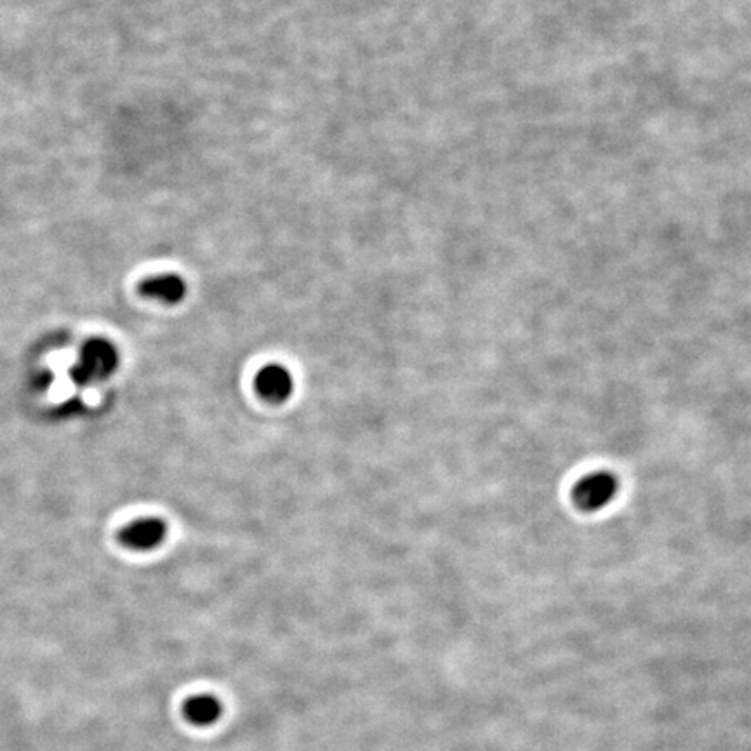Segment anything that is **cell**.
<instances>
[{
  "mask_svg": "<svg viewBox=\"0 0 751 751\" xmlns=\"http://www.w3.org/2000/svg\"><path fill=\"white\" fill-rule=\"evenodd\" d=\"M121 362L119 351L114 343L104 338H93L84 343L79 362L74 367V378L79 383H96L110 378Z\"/></svg>",
  "mask_w": 751,
  "mask_h": 751,
  "instance_id": "obj_1",
  "label": "cell"
},
{
  "mask_svg": "<svg viewBox=\"0 0 751 751\" xmlns=\"http://www.w3.org/2000/svg\"><path fill=\"white\" fill-rule=\"evenodd\" d=\"M256 388L266 400L284 402L294 391V381L291 372L282 366H266L260 371L256 378Z\"/></svg>",
  "mask_w": 751,
  "mask_h": 751,
  "instance_id": "obj_5",
  "label": "cell"
},
{
  "mask_svg": "<svg viewBox=\"0 0 751 751\" xmlns=\"http://www.w3.org/2000/svg\"><path fill=\"white\" fill-rule=\"evenodd\" d=\"M184 718L193 726H211L222 715V705L216 697L201 694L190 697L183 705Z\"/></svg>",
  "mask_w": 751,
  "mask_h": 751,
  "instance_id": "obj_6",
  "label": "cell"
},
{
  "mask_svg": "<svg viewBox=\"0 0 751 751\" xmlns=\"http://www.w3.org/2000/svg\"><path fill=\"white\" fill-rule=\"evenodd\" d=\"M144 298L161 301L163 305H178L186 298L188 285L178 273H159L146 277L138 287Z\"/></svg>",
  "mask_w": 751,
  "mask_h": 751,
  "instance_id": "obj_4",
  "label": "cell"
},
{
  "mask_svg": "<svg viewBox=\"0 0 751 751\" xmlns=\"http://www.w3.org/2000/svg\"><path fill=\"white\" fill-rule=\"evenodd\" d=\"M618 479L609 471H593L574 486V503L583 511H597L608 507L618 494Z\"/></svg>",
  "mask_w": 751,
  "mask_h": 751,
  "instance_id": "obj_2",
  "label": "cell"
},
{
  "mask_svg": "<svg viewBox=\"0 0 751 751\" xmlns=\"http://www.w3.org/2000/svg\"><path fill=\"white\" fill-rule=\"evenodd\" d=\"M165 536L167 528L161 519H142L125 526L119 534V539L127 548L148 551L161 547Z\"/></svg>",
  "mask_w": 751,
  "mask_h": 751,
  "instance_id": "obj_3",
  "label": "cell"
}]
</instances>
